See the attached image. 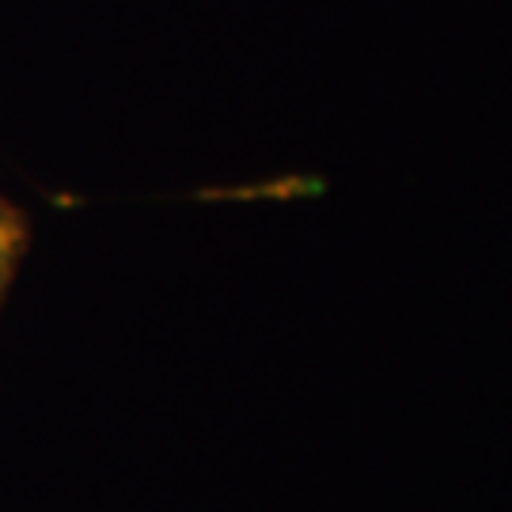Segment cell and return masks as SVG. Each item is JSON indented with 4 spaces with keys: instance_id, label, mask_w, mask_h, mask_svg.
<instances>
[{
    "instance_id": "1",
    "label": "cell",
    "mask_w": 512,
    "mask_h": 512,
    "mask_svg": "<svg viewBox=\"0 0 512 512\" xmlns=\"http://www.w3.org/2000/svg\"><path fill=\"white\" fill-rule=\"evenodd\" d=\"M23 239H27V228H23V217L8 202H0V293L8 285V277L16 270L19 251H23Z\"/></svg>"
}]
</instances>
